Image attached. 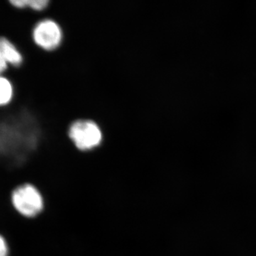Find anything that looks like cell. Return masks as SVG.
Masks as SVG:
<instances>
[{"instance_id": "obj_7", "label": "cell", "mask_w": 256, "mask_h": 256, "mask_svg": "<svg viewBox=\"0 0 256 256\" xmlns=\"http://www.w3.org/2000/svg\"><path fill=\"white\" fill-rule=\"evenodd\" d=\"M8 68H9V64L5 60L2 52H0V76H3V74L6 73Z\"/></svg>"}, {"instance_id": "obj_8", "label": "cell", "mask_w": 256, "mask_h": 256, "mask_svg": "<svg viewBox=\"0 0 256 256\" xmlns=\"http://www.w3.org/2000/svg\"><path fill=\"white\" fill-rule=\"evenodd\" d=\"M8 256V247L4 238L0 236V256Z\"/></svg>"}, {"instance_id": "obj_4", "label": "cell", "mask_w": 256, "mask_h": 256, "mask_svg": "<svg viewBox=\"0 0 256 256\" xmlns=\"http://www.w3.org/2000/svg\"><path fill=\"white\" fill-rule=\"evenodd\" d=\"M0 52L9 65L18 68L22 64L23 55L8 37L0 36Z\"/></svg>"}, {"instance_id": "obj_1", "label": "cell", "mask_w": 256, "mask_h": 256, "mask_svg": "<svg viewBox=\"0 0 256 256\" xmlns=\"http://www.w3.org/2000/svg\"><path fill=\"white\" fill-rule=\"evenodd\" d=\"M68 136L78 149L90 150L102 142V133L95 122L89 120L75 121L68 129Z\"/></svg>"}, {"instance_id": "obj_5", "label": "cell", "mask_w": 256, "mask_h": 256, "mask_svg": "<svg viewBox=\"0 0 256 256\" xmlns=\"http://www.w3.org/2000/svg\"><path fill=\"white\" fill-rule=\"evenodd\" d=\"M14 95V86L9 78L0 76V108L11 104Z\"/></svg>"}, {"instance_id": "obj_6", "label": "cell", "mask_w": 256, "mask_h": 256, "mask_svg": "<svg viewBox=\"0 0 256 256\" xmlns=\"http://www.w3.org/2000/svg\"><path fill=\"white\" fill-rule=\"evenodd\" d=\"M10 6L18 10L30 9L34 11H43L50 4L47 0H12L10 1Z\"/></svg>"}, {"instance_id": "obj_2", "label": "cell", "mask_w": 256, "mask_h": 256, "mask_svg": "<svg viewBox=\"0 0 256 256\" xmlns=\"http://www.w3.org/2000/svg\"><path fill=\"white\" fill-rule=\"evenodd\" d=\"M12 202L18 213L26 217L38 215L43 210L41 194L31 184L18 186L12 192Z\"/></svg>"}, {"instance_id": "obj_3", "label": "cell", "mask_w": 256, "mask_h": 256, "mask_svg": "<svg viewBox=\"0 0 256 256\" xmlns=\"http://www.w3.org/2000/svg\"><path fill=\"white\" fill-rule=\"evenodd\" d=\"M32 36L36 46L50 52L60 46L63 38V32L55 21L46 18L35 24L32 30Z\"/></svg>"}]
</instances>
